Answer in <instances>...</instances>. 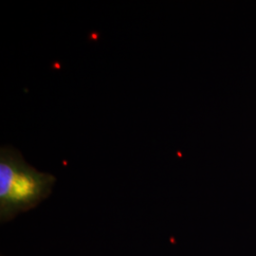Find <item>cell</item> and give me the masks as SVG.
I'll use <instances>...</instances> for the list:
<instances>
[{"instance_id": "6da1fadb", "label": "cell", "mask_w": 256, "mask_h": 256, "mask_svg": "<svg viewBox=\"0 0 256 256\" xmlns=\"http://www.w3.org/2000/svg\"><path fill=\"white\" fill-rule=\"evenodd\" d=\"M54 174L40 172L27 164L14 147L0 149V220H14L18 214L36 208L52 194Z\"/></svg>"}]
</instances>
